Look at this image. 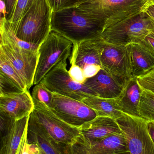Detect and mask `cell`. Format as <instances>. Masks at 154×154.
I'll return each mask as SVG.
<instances>
[{"label": "cell", "instance_id": "cell-12", "mask_svg": "<svg viewBox=\"0 0 154 154\" xmlns=\"http://www.w3.org/2000/svg\"><path fill=\"white\" fill-rule=\"evenodd\" d=\"M130 154L122 132L92 142H76L70 147V154Z\"/></svg>", "mask_w": 154, "mask_h": 154}, {"label": "cell", "instance_id": "cell-26", "mask_svg": "<svg viewBox=\"0 0 154 154\" xmlns=\"http://www.w3.org/2000/svg\"><path fill=\"white\" fill-rule=\"evenodd\" d=\"M87 0H47L53 12L78 7Z\"/></svg>", "mask_w": 154, "mask_h": 154}, {"label": "cell", "instance_id": "cell-36", "mask_svg": "<svg viewBox=\"0 0 154 154\" xmlns=\"http://www.w3.org/2000/svg\"><path fill=\"white\" fill-rule=\"evenodd\" d=\"M148 130L152 141L154 143V124L152 122L149 121V122Z\"/></svg>", "mask_w": 154, "mask_h": 154}, {"label": "cell", "instance_id": "cell-24", "mask_svg": "<svg viewBox=\"0 0 154 154\" xmlns=\"http://www.w3.org/2000/svg\"><path fill=\"white\" fill-rule=\"evenodd\" d=\"M139 112L140 117L154 122V93L153 92L142 89Z\"/></svg>", "mask_w": 154, "mask_h": 154}, {"label": "cell", "instance_id": "cell-5", "mask_svg": "<svg viewBox=\"0 0 154 154\" xmlns=\"http://www.w3.org/2000/svg\"><path fill=\"white\" fill-rule=\"evenodd\" d=\"M0 52L2 53L26 83L28 89L34 85L38 60V51L21 48L0 25Z\"/></svg>", "mask_w": 154, "mask_h": 154}, {"label": "cell", "instance_id": "cell-37", "mask_svg": "<svg viewBox=\"0 0 154 154\" xmlns=\"http://www.w3.org/2000/svg\"><path fill=\"white\" fill-rule=\"evenodd\" d=\"M151 33L154 35V28L153 29H152V31H151Z\"/></svg>", "mask_w": 154, "mask_h": 154}, {"label": "cell", "instance_id": "cell-22", "mask_svg": "<svg viewBox=\"0 0 154 154\" xmlns=\"http://www.w3.org/2000/svg\"><path fill=\"white\" fill-rule=\"evenodd\" d=\"M0 75L11 81L22 91L28 90L25 81L1 52H0Z\"/></svg>", "mask_w": 154, "mask_h": 154}, {"label": "cell", "instance_id": "cell-35", "mask_svg": "<svg viewBox=\"0 0 154 154\" xmlns=\"http://www.w3.org/2000/svg\"><path fill=\"white\" fill-rule=\"evenodd\" d=\"M145 11L154 20V0L153 2L148 7Z\"/></svg>", "mask_w": 154, "mask_h": 154}, {"label": "cell", "instance_id": "cell-1", "mask_svg": "<svg viewBox=\"0 0 154 154\" xmlns=\"http://www.w3.org/2000/svg\"><path fill=\"white\" fill-rule=\"evenodd\" d=\"M105 23L98 14L79 6L53 12L51 26L74 44L101 38Z\"/></svg>", "mask_w": 154, "mask_h": 154}, {"label": "cell", "instance_id": "cell-9", "mask_svg": "<svg viewBox=\"0 0 154 154\" xmlns=\"http://www.w3.org/2000/svg\"><path fill=\"white\" fill-rule=\"evenodd\" d=\"M100 62L102 69L110 74L126 88L133 78L128 46L112 45L103 41Z\"/></svg>", "mask_w": 154, "mask_h": 154}, {"label": "cell", "instance_id": "cell-3", "mask_svg": "<svg viewBox=\"0 0 154 154\" xmlns=\"http://www.w3.org/2000/svg\"><path fill=\"white\" fill-rule=\"evenodd\" d=\"M154 28V20L144 11L103 29L101 38L109 44L127 46L140 43Z\"/></svg>", "mask_w": 154, "mask_h": 154}, {"label": "cell", "instance_id": "cell-33", "mask_svg": "<svg viewBox=\"0 0 154 154\" xmlns=\"http://www.w3.org/2000/svg\"><path fill=\"white\" fill-rule=\"evenodd\" d=\"M3 1L5 2L7 6V12H8L7 18L8 20H9L13 15L17 0H3Z\"/></svg>", "mask_w": 154, "mask_h": 154}, {"label": "cell", "instance_id": "cell-25", "mask_svg": "<svg viewBox=\"0 0 154 154\" xmlns=\"http://www.w3.org/2000/svg\"><path fill=\"white\" fill-rule=\"evenodd\" d=\"M36 0H17L13 15L8 21L15 23L19 21L30 8Z\"/></svg>", "mask_w": 154, "mask_h": 154}, {"label": "cell", "instance_id": "cell-18", "mask_svg": "<svg viewBox=\"0 0 154 154\" xmlns=\"http://www.w3.org/2000/svg\"><path fill=\"white\" fill-rule=\"evenodd\" d=\"M29 116L14 120L10 127L1 136L0 154H21L27 141Z\"/></svg>", "mask_w": 154, "mask_h": 154}, {"label": "cell", "instance_id": "cell-11", "mask_svg": "<svg viewBox=\"0 0 154 154\" xmlns=\"http://www.w3.org/2000/svg\"><path fill=\"white\" fill-rule=\"evenodd\" d=\"M32 113L52 137L59 143L72 146L81 136L80 128L64 121L50 108L34 109Z\"/></svg>", "mask_w": 154, "mask_h": 154}, {"label": "cell", "instance_id": "cell-16", "mask_svg": "<svg viewBox=\"0 0 154 154\" xmlns=\"http://www.w3.org/2000/svg\"><path fill=\"white\" fill-rule=\"evenodd\" d=\"M35 106L29 90L20 93L0 96V113L14 120L30 115Z\"/></svg>", "mask_w": 154, "mask_h": 154}, {"label": "cell", "instance_id": "cell-4", "mask_svg": "<svg viewBox=\"0 0 154 154\" xmlns=\"http://www.w3.org/2000/svg\"><path fill=\"white\" fill-rule=\"evenodd\" d=\"M153 1L154 0H87L79 6L104 19V29L145 11Z\"/></svg>", "mask_w": 154, "mask_h": 154}, {"label": "cell", "instance_id": "cell-17", "mask_svg": "<svg viewBox=\"0 0 154 154\" xmlns=\"http://www.w3.org/2000/svg\"><path fill=\"white\" fill-rule=\"evenodd\" d=\"M103 43L101 38L74 43L70 56V64L76 65L82 69L89 65L101 66L100 55Z\"/></svg>", "mask_w": 154, "mask_h": 154}, {"label": "cell", "instance_id": "cell-7", "mask_svg": "<svg viewBox=\"0 0 154 154\" xmlns=\"http://www.w3.org/2000/svg\"><path fill=\"white\" fill-rule=\"evenodd\" d=\"M123 134L130 154H154V143L149 134V121L124 113L116 120Z\"/></svg>", "mask_w": 154, "mask_h": 154}, {"label": "cell", "instance_id": "cell-19", "mask_svg": "<svg viewBox=\"0 0 154 154\" xmlns=\"http://www.w3.org/2000/svg\"><path fill=\"white\" fill-rule=\"evenodd\" d=\"M131 56L132 77L137 78L154 68V54L141 42L128 45Z\"/></svg>", "mask_w": 154, "mask_h": 154}, {"label": "cell", "instance_id": "cell-10", "mask_svg": "<svg viewBox=\"0 0 154 154\" xmlns=\"http://www.w3.org/2000/svg\"><path fill=\"white\" fill-rule=\"evenodd\" d=\"M51 109L61 119L77 128L98 116L94 110L82 101L55 93Z\"/></svg>", "mask_w": 154, "mask_h": 154}, {"label": "cell", "instance_id": "cell-38", "mask_svg": "<svg viewBox=\"0 0 154 154\" xmlns=\"http://www.w3.org/2000/svg\"><path fill=\"white\" fill-rule=\"evenodd\" d=\"M153 122V123H154V122Z\"/></svg>", "mask_w": 154, "mask_h": 154}, {"label": "cell", "instance_id": "cell-28", "mask_svg": "<svg viewBox=\"0 0 154 154\" xmlns=\"http://www.w3.org/2000/svg\"><path fill=\"white\" fill-rule=\"evenodd\" d=\"M138 83L142 89L154 93V68L143 75L137 77Z\"/></svg>", "mask_w": 154, "mask_h": 154}, {"label": "cell", "instance_id": "cell-27", "mask_svg": "<svg viewBox=\"0 0 154 154\" xmlns=\"http://www.w3.org/2000/svg\"><path fill=\"white\" fill-rule=\"evenodd\" d=\"M23 92L15 84L0 75V96Z\"/></svg>", "mask_w": 154, "mask_h": 154}, {"label": "cell", "instance_id": "cell-29", "mask_svg": "<svg viewBox=\"0 0 154 154\" xmlns=\"http://www.w3.org/2000/svg\"><path fill=\"white\" fill-rule=\"evenodd\" d=\"M71 66L68 73L71 78L75 82L84 84L87 78L85 75L83 69L76 65L73 64Z\"/></svg>", "mask_w": 154, "mask_h": 154}, {"label": "cell", "instance_id": "cell-15", "mask_svg": "<svg viewBox=\"0 0 154 154\" xmlns=\"http://www.w3.org/2000/svg\"><path fill=\"white\" fill-rule=\"evenodd\" d=\"M84 84L92 92L94 96L105 99H119L125 87L110 74L101 69Z\"/></svg>", "mask_w": 154, "mask_h": 154}, {"label": "cell", "instance_id": "cell-30", "mask_svg": "<svg viewBox=\"0 0 154 154\" xmlns=\"http://www.w3.org/2000/svg\"><path fill=\"white\" fill-rule=\"evenodd\" d=\"M101 69L102 68L101 66L91 64L86 66L83 68V70L85 77L87 79L96 75Z\"/></svg>", "mask_w": 154, "mask_h": 154}, {"label": "cell", "instance_id": "cell-23", "mask_svg": "<svg viewBox=\"0 0 154 154\" xmlns=\"http://www.w3.org/2000/svg\"><path fill=\"white\" fill-rule=\"evenodd\" d=\"M31 96L35 106L34 109L52 108L53 93L41 82L35 85L32 91Z\"/></svg>", "mask_w": 154, "mask_h": 154}, {"label": "cell", "instance_id": "cell-14", "mask_svg": "<svg viewBox=\"0 0 154 154\" xmlns=\"http://www.w3.org/2000/svg\"><path fill=\"white\" fill-rule=\"evenodd\" d=\"M79 128L81 136L76 142H92L115 133H122L116 120L107 116H97Z\"/></svg>", "mask_w": 154, "mask_h": 154}, {"label": "cell", "instance_id": "cell-13", "mask_svg": "<svg viewBox=\"0 0 154 154\" xmlns=\"http://www.w3.org/2000/svg\"><path fill=\"white\" fill-rule=\"evenodd\" d=\"M27 141L37 145L40 154H70L71 146L55 140L32 113L29 120Z\"/></svg>", "mask_w": 154, "mask_h": 154}, {"label": "cell", "instance_id": "cell-20", "mask_svg": "<svg viewBox=\"0 0 154 154\" xmlns=\"http://www.w3.org/2000/svg\"><path fill=\"white\" fill-rule=\"evenodd\" d=\"M141 87L137 78H131L123 91L120 98L118 99L122 111L126 114L140 117L139 105L141 92Z\"/></svg>", "mask_w": 154, "mask_h": 154}, {"label": "cell", "instance_id": "cell-31", "mask_svg": "<svg viewBox=\"0 0 154 154\" xmlns=\"http://www.w3.org/2000/svg\"><path fill=\"white\" fill-rule=\"evenodd\" d=\"M40 154V149L35 143H28L26 141L21 152V154Z\"/></svg>", "mask_w": 154, "mask_h": 154}, {"label": "cell", "instance_id": "cell-8", "mask_svg": "<svg viewBox=\"0 0 154 154\" xmlns=\"http://www.w3.org/2000/svg\"><path fill=\"white\" fill-rule=\"evenodd\" d=\"M67 59L57 64L40 82L52 92L82 101L88 96H93L92 92L84 84L75 82L71 78L66 68Z\"/></svg>", "mask_w": 154, "mask_h": 154}, {"label": "cell", "instance_id": "cell-21", "mask_svg": "<svg viewBox=\"0 0 154 154\" xmlns=\"http://www.w3.org/2000/svg\"><path fill=\"white\" fill-rule=\"evenodd\" d=\"M82 101L94 110L98 116H107L116 120L125 113L122 111L118 99L89 96Z\"/></svg>", "mask_w": 154, "mask_h": 154}, {"label": "cell", "instance_id": "cell-32", "mask_svg": "<svg viewBox=\"0 0 154 154\" xmlns=\"http://www.w3.org/2000/svg\"><path fill=\"white\" fill-rule=\"evenodd\" d=\"M141 42L154 54V35L153 34L150 33Z\"/></svg>", "mask_w": 154, "mask_h": 154}, {"label": "cell", "instance_id": "cell-6", "mask_svg": "<svg viewBox=\"0 0 154 154\" xmlns=\"http://www.w3.org/2000/svg\"><path fill=\"white\" fill-rule=\"evenodd\" d=\"M72 42L61 34L51 30L38 48V60L34 85L39 83L57 64L70 57Z\"/></svg>", "mask_w": 154, "mask_h": 154}, {"label": "cell", "instance_id": "cell-34", "mask_svg": "<svg viewBox=\"0 0 154 154\" xmlns=\"http://www.w3.org/2000/svg\"><path fill=\"white\" fill-rule=\"evenodd\" d=\"M0 12H1V18L7 17L8 12H7V6L6 3L3 0H0Z\"/></svg>", "mask_w": 154, "mask_h": 154}, {"label": "cell", "instance_id": "cell-2", "mask_svg": "<svg viewBox=\"0 0 154 154\" xmlns=\"http://www.w3.org/2000/svg\"><path fill=\"white\" fill-rule=\"evenodd\" d=\"M53 12L47 0H36L19 21L8 22L17 38L39 47L52 30Z\"/></svg>", "mask_w": 154, "mask_h": 154}]
</instances>
